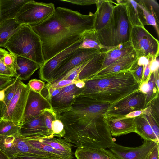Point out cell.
I'll return each mask as SVG.
<instances>
[{
	"instance_id": "cell-43",
	"label": "cell",
	"mask_w": 159,
	"mask_h": 159,
	"mask_svg": "<svg viewBox=\"0 0 159 159\" xmlns=\"http://www.w3.org/2000/svg\"><path fill=\"white\" fill-rule=\"evenodd\" d=\"M151 112V108L149 105L143 109L134 111L124 116L127 118H134L142 115L148 116Z\"/></svg>"
},
{
	"instance_id": "cell-23",
	"label": "cell",
	"mask_w": 159,
	"mask_h": 159,
	"mask_svg": "<svg viewBox=\"0 0 159 159\" xmlns=\"http://www.w3.org/2000/svg\"><path fill=\"white\" fill-rule=\"evenodd\" d=\"M117 4H125L127 16L132 26L145 25V21L142 10L137 1L133 0H116Z\"/></svg>"
},
{
	"instance_id": "cell-39",
	"label": "cell",
	"mask_w": 159,
	"mask_h": 159,
	"mask_svg": "<svg viewBox=\"0 0 159 159\" xmlns=\"http://www.w3.org/2000/svg\"><path fill=\"white\" fill-rule=\"evenodd\" d=\"M137 59L129 71L135 80L140 85L142 80L144 66L137 64Z\"/></svg>"
},
{
	"instance_id": "cell-45",
	"label": "cell",
	"mask_w": 159,
	"mask_h": 159,
	"mask_svg": "<svg viewBox=\"0 0 159 159\" xmlns=\"http://www.w3.org/2000/svg\"><path fill=\"white\" fill-rule=\"evenodd\" d=\"M98 0H60L62 2H67L73 4L81 6L89 5L96 4Z\"/></svg>"
},
{
	"instance_id": "cell-12",
	"label": "cell",
	"mask_w": 159,
	"mask_h": 159,
	"mask_svg": "<svg viewBox=\"0 0 159 159\" xmlns=\"http://www.w3.org/2000/svg\"><path fill=\"white\" fill-rule=\"evenodd\" d=\"M30 90L28 86L21 81L15 95L4 111L2 119L22 124Z\"/></svg>"
},
{
	"instance_id": "cell-47",
	"label": "cell",
	"mask_w": 159,
	"mask_h": 159,
	"mask_svg": "<svg viewBox=\"0 0 159 159\" xmlns=\"http://www.w3.org/2000/svg\"><path fill=\"white\" fill-rule=\"evenodd\" d=\"M152 59L150 58L148 64L144 67L143 72L142 80L141 84L145 82H148L150 76V63Z\"/></svg>"
},
{
	"instance_id": "cell-55",
	"label": "cell",
	"mask_w": 159,
	"mask_h": 159,
	"mask_svg": "<svg viewBox=\"0 0 159 159\" xmlns=\"http://www.w3.org/2000/svg\"><path fill=\"white\" fill-rule=\"evenodd\" d=\"M75 84L77 87L80 89L83 88L85 84L84 81L83 80L76 81L75 82Z\"/></svg>"
},
{
	"instance_id": "cell-22",
	"label": "cell",
	"mask_w": 159,
	"mask_h": 159,
	"mask_svg": "<svg viewBox=\"0 0 159 159\" xmlns=\"http://www.w3.org/2000/svg\"><path fill=\"white\" fill-rule=\"evenodd\" d=\"M30 0H0V23L14 19L23 6Z\"/></svg>"
},
{
	"instance_id": "cell-31",
	"label": "cell",
	"mask_w": 159,
	"mask_h": 159,
	"mask_svg": "<svg viewBox=\"0 0 159 159\" xmlns=\"http://www.w3.org/2000/svg\"><path fill=\"white\" fill-rule=\"evenodd\" d=\"M14 135H0V149L6 154L10 159L17 156Z\"/></svg>"
},
{
	"instance_id": "cell-42",
	"label": "cell",
	"mask_w": 159,
	"mask_h": 159,
	"mask_svg": "<svg viewBox=\"0 0 159 159\" xmlns=\"http://www.w3.org/2000/svg\"><path fill=\"white\" fill-rule=\"evenodd\" d=\"M151 108V114L156 121L159 122V97L153 100L149 105Z\"/></svg>"
},
{
	"instance_id": "cell-33",
	"label": "cell",
	"mask_w": 159,
	"mask_h": 159,
	"mask_svg": "<svg viewBox=\"0 0 159 159\" xmlns=\"http://www.w3.org/2000/svg\"><path fill=\"white\" fill-rule=\"evenodd\" d=\"M21 125L2 119L0 120V135L9 136L19 134Z\"/></svg>"
},
{
	"instance_id": "cell-26",
	"label": "cell",
	"mask_w": 159,
	"mask_h": 159,
	"mask_svg": "<svg viewBox=\"0 0 159 159\" xmlns=\"http://www.w3.org/2000/svg\"><path fill=\"white\" fill-rule=\"evenodd\" d=\"M136 126V132L145 141H152L159 144L157 138L150 126L145 115L133 118Z\"/></svg>"
},
{
	"instance_id": "cell-28",
	"label": "cell",
	"mask_w": 159,
	"mask_h": 159,
	"mask_svg": "<svg viewBox=\"0 0 159 159\" xmlns=\"http://www.w3.org/2000/svg\"><path fill=\"white\" fill-rule=\"evenodd\" d=\"M82 43L79 48L92 49L104 52L94 29L86 31L82 34Z\"/></svg>"
},
{
	"instance_id": "cell-41",
	"label": "cell",
	"mask_w": 159,
	"mask_h": 159,
	"mask_svg": "<svg viewBox=\"0 0 159 159\" xmlns=\"http://www.w3.org/2000/svg\"><path fill=\"white\" fill-rule=\"evenodd\" d=\"M76 81L70 80H62L52 83L47 82L46 85L49 87L56 89L74 83Z\"/></svg>"
},
{
	"instance_id": "cell-9",
	"label": "cell",
	"mask_w": 159,
	"mask_h": 159,
	"mask_svg": "<svg viewBox=\"0 0 159 159\" xmlns=\"http://www.w3.org/2000/svg\"><path fill=\"white\" fill-rule=\"evenodd\" d=\"M146 107L145 94L138 89L111 104L103 115L123 116Z\"/></svg>"
},
{
	"instance_id": "cell-10",
	"label": "cell",
	"mask_w": 159,
	"mask_h": 159,
	"mask_svg": "<svg viewBox=\"0 0 159 159\" xmlns=\"http://www.w3.org/2000/svg\"><path fill=\"white\" fill-rule=\"evenodd\" d=\"M106 54L102 52L93 58L76 66L66 74L50 82L54 83L62 80L86 81L91 79L101 70Z\"/></svg>"
},
{
	"instance_id": "cell-40",
	"label": "cell",
	"mask_w": 159,
	"mask_h": 159,
	"mask_svg": "<svg viewBox=\"0 0 159 159\" xmlns=\"http://www.w3.org/2000/svg\"><path fill=\"white\" fill-rule=\"evenodd\" d=\"M30 89L41 94L45 86L44 82L39 79H33L30 80L27 85Z\"/></svg>"
},
{
	"instance_id": "cell-1",
	"label": "cell",
	"mask_w": 159,
	"mask_h": 159,
	"mask_svg": "<svg viewBox=\"0 0 159 159\" xmlns=\"http://www.w3.org/2000/svg\"><path fill=\"white\" fill-rule=\"evenodd\" d=\"M110 104L97 102L86 94L80 95L69 110L57 115L64 125V139L78 148H93L98 140L96 120Z\"/></svg>"
},
{
	"instance_id": "cell-17",
	"label": "cell",
	"mask_w": 159,
	"mask_h": 159,
	"mask_svg": "<svg viewBox=\"0 0 159 159\" xmlns=\"http://www.w3.org/2000/svg\"><path fill=\"white\" fill-rule=\"evenodd\" d=\"M101 52L95 49H78L56 72L51 82L62 77L76 66L93 58Z\"/></svg>"
},
{
	"instance_id": "cell-11",
	"label": "cell",
	"mask_w": 159,
	"mask_h": 159,
	"mask_svg": "<svg viewBox=\"0 0 159 159\" xmlns=\"http://www.w3.org/2000/svg\"><path fill=\"white\" fill-rule=\"evenodd\" d=\"M55 12L66 25L82 33L94 29L95 13L90 12L88 15H84L77 11L62 7H57Z\"/></svg>"
},
{
	"instance_id": "cell-14",
	"label": "cell",
	"mask_w": 159,
	"mask_h": 159,
	"mask_svg": "<svg viewBox=\"0 0 159 159\" xmlns=\"http://www.w3.org/2000/svg\"><path fill=\"white\" fill-rule=\"evenodd\" d=\"M157 144L154 141H145L141 145L132 147L116 143L109 149L117 159H146Z\"/></svg>"
},
{
	"instance_id": "cell-16",
	"label": "cell",
	"mask_w": 159,
	"mask_h": 159,
	"mask_svg": "<svg viewBox=\"0 0 159 159\" xmlns=\"http://www.w3.org/2000/svg\"><path fill=\"white\" fill-rule=\"evenodd\" d=\"M47 109H52L49 101L41 94L30 89L23 116L22 124L29 119L42 114L43 111Z\"/></svg>"
},
{
	"instance_id": "cell-56",
	"label": "cell",
	"mask_w": 159,
	"mask_h": 159,
	"mask_svg": "<svg viewBox=\"0 0 159 159\" xmlns=\"http://www.w3.org/2000/svg\"><path fill=\"white\" fill-rule=\"evenodd\" d=\"M9 52L4 49L0 48V61L2 60L4 56Z\"/></svg>"
},
{
	"instance_id": "cell-21",
	"label": "cell",
	"mask_w": 159,
	"mask_h": 159,
	"mask_svg": "<svg viewBox=\"0 0 159 159\" xmlns=\"http://www.w3.org/2000/svg\"><path fill=\"white\" fill-rule=\"evenodd\" d=\"M112 1L98 0L94 23V29L98 31L105 27L112 16L115 6Z\"/></svg>"
},
{
	"instance_id": "cell-30",
	"label": "cell",
	"mask_w": 159,
	"mask_h": 159,
	"mask_svg": "<svg viewBox=\"0 0 159 159\" xmlns=\"http://www.w3.org/2000/svg\"><path fill=\"white\" fill-rule=\"evenodd\" d=\"M44 144L48 145L55 149L66 153L71 156H73L72 144L65 139L54 137L46 138L37 140Z\"/></svg>"
},
{
	"instance_id": "cell-34",
	"label": "cell",
	"mask_w": 159,
	"mask_h": 159,
	"mask_svg": "<svg viewBox=\"0 0 159 159\" xmlns=\"http://www.w3.org/2000/svg\"><path fill=\"white\" fill-rule=\"evenodd\" d=\"M17 77H16L14 82L5 90V97L3 101L2 114L7 105L15 95L20 85L21 81Z\"/></svg>"
},
{
	"instance_id": "cell-2",
	"label": "cell",
	"mask_w": 159,
	"mask_h": 159,
	"mask_svg": "<svg viewBox=\"0 0 159 159\" xmlns=\"http://www.w3.org/2000/svg\"><path fill=\"white\" fill-rule=\"evenodd\" d=\"M84 82L82 93L88 94L98 102L111 104L139 89L140 85L129 70Z\"/></svg>"
},
{
	"instance_id": "cell-15",
	"label": "cell",
	"mask_w": 159,
	"mask_h": 159,
	"mask_svg": "<svg viewBox=\"0 0 159 159\" xmlns=\"http://www.w3.org/2000/svg\"><path fill=\"white\" fill-rule=\"evenodd\" d=\"M19 134L27 139L40 140L53 137L47 129L42 114L23 123Z\"/></svg>"
},
{
	"instance_id": "cell-58",
	"label": "cell",
	"mask_w": 159,
	"mask_h": 159,
	"mask_svg": "<svg viewBox=\"0 0 159 159\" xmlns=\"http://www.w3.org/2000/svg\"><path fill=\"white\" fill-rule=\"evenodd\" d=\"M67 159H73V158H70Z\"/></svg>"
},
{
	"instance_id": "cell-50",
	"label": "cell",
	"mask_w": 159,
	"mask_h": 159,
	"mask_svg": "<svg viewBox=\"0 0 159 159\" xmlns=\"http://www.w3.org/2000/svg\"><path fill=\"white\" fill-rule=\"evenodd\" d=\"M159 62L157 58L152 59L150 63V74L159 69Z\"/></svg>"
},
{
	"instance_id": "cell-24",
	"label": "cell",
	"mask_w": 159,
	"mask_h": 159,
	"mask_svg": "<svg viewBox=\"0 0 159 159\" xmlns=\"http://www.w3.org/2000/svg\"><path fill=\"white\" fill-rule=\"evenodd\" d=\"M133 50L130 41L121 44L106 51L103 62L100 70L130 53Z\"/></svg>"
},
{
	"instance_id": "cell-29",
	"label": "cell",
	"mask_w": 159,
	"mask_h": 159,
	"mask_svg": "<svg viewBox=\"0 0 159 159\" xmlns=\"http://www.w3.org/2000/svg\"><path fill=\"white\" fill-rule=\"evenodd\" d=\"M20 25L15 19L7 20L0 23V47H4L10 37Z\"/></svg>"
},
{
	"instance_id": "cell-3",
	"label": "cell",
	"mask_w": 159,
	"mask_h": 159,
	"mask_svg": "<svg viewBox=\"0 0 159 159\" xmlns=\"http://www.w3.org/2000/svg\"><path fill=\"white\" fill-rule=\"evenodd\" d=\"M31 26L40 38L44 62L79 40L83 34L66 25L55 11L45 21Z\"/></svg>"
},
{
	"instance_id": "cell-37",
	"label": "cell",
	"mask_w": 159,
	"mask_h": 159,
	"mask_svg": "<svg viewBox=\"0 0 159 159\" xmlns=\"http://www.w3.org/2000/svg\"><path fill=\"white\" fill-rule=\"evenodd\" d=\"M51 127L53 137L63 138L65 134V130L64 125L60 119L57 118L53 121Z\"/></svg>"
},
{
	"instance_id": "cell-25",
	"label": "cell",
	"mask_w": 159,
	"mask_h": 159,
	"mask_svg": "<svg viewBox=\"0 0 159 159\" xmlns=\"http://www.w3.org/2000/svg\"><path fill=\"white\" fill-rule=\"evenodd\" d=\"M75 155L77 159H117L109 149L106 148H78Z\"/></svg>"
},
{
	"instance_id": "cell-49",
	"label": "cell",
	"mask_w": 159,
	"mask_h": 159,
	"mask_svg": "<svg viewBox=\"0 0 159 159\" xmlns=\"http://www.w3.org/2000/svg\"><path fill=\"white\" fill-rule=\"evenodd\" d=\"M12 159H51L42 157L30 155H20L17 156Z\"/></svg>"
},
{
	"instance_id": "cell-44",
	"label": "cell",
	"mask_w": 159,
	"mask_h": 159,
	"mask_svg": "<svg viewBox=\"0 0 159 159\" xmlns=\"http://www.w3.org/2000/svg\"><path fill=\"white\" fill-rule=\"evenodd\" d=\"M146 116L154 133L157 138L159 139V123L156 121L151 114L149 115Z\"/></svg>"
},
{
	"instance_id": "cell-13",
	"label": "cell",
	"mask_w": 159,
	"mask_h": 159,
	"mask_svg": "<svg viewBox=\"0 0 159 159\" xmlns=\"http://www.w3.org/2000/svg\"><path fill=\"white\" fill-rule=\"evenodd\" d=\"M82 41L81 39L45 62L40 67L39 73V77L42 80L47 82H51L55 73L79 48Z\"/></svg>"
},
{
	"instance_id": "cell-20",
	"label": "cell",
	"mask_w": 159,
	"mask_h": 159,
	"mask_svg": "<svg viewBox=\"0 0 159 159\" xmlns=\"http://www.w3.org/2000/svg\"><path fill=\"white\" fill-rule=\"evenodd\" d=\"M142 10L145 21V25L152 26L158 37L159 35V5L155 0L137 1Z\"/></svg>"
},
{
	"instance_id": "cell-4",
	"label": "cell",
	"mask_w": 159,
	"mask_h": 159,
	"mask_svg": "<svg viewBox=\"0 0 159 159\" xmlns=\"http://www.w3.org/2000/svg\"><path fill=\"white\" fill-rule=\"evenodd\" d=\"M115 4L108 22L103 28L96 31L104 52L130 41L132 26L127 16L125 6L124 4Z\"/></svg>"
},
{
	"instance_id": "cell-38",
	"label": "cell",
	"mask_w": 159,
	"mask_h": 159,
	"mask_svg": "<svg viewBox=\"0 0 159 159\" xmlns=\"http://www.w3.org/2000/svg\"><path fill=\"white\" fill-rule=\"evenodd\" d=\"M4 64L11 69L16 75V70L18 68L17 62V56L9 52L3 58Z\"/></svg>"
},
{
	"instance_id": "cell-57",
	"label": "cell",
	"mask_w": 159,
	"mask_h": 159,
	"mask_svg": "<svg viewBox=\"0 0 159 159\" xmlns=\"http://www.w3.org/2000/svg\"><path fill=\"white\" fill-rule=\"evenodd\" d=\"M0 159H10L8 156L0 149Z\"/></svg>"
},
{
	"instance_id": "cell-36",
	"label": "cell",
	"mask_w": 159,
	"mask_h": 159,
	"mask_svg": "<svg viewBox=\"0 0 159 159\" xmlns=\"http://www.w3.org/2000/svg\"><path fill=\"white\" fill-rule=\"evenodd\" d=\"M42 114L47 129L53 137L51 127L52 123L53 121L57 119L56 114L52 109H47L43 111Z\"/></svg>"
},
{
	"instance_id": "cell-53",
	"label": "cell",
	"mask_w": 159,
	"mask_h": 159,
	"mask_svg": "<svg viewBox=\"0 0 159 159\" xmlns=\"http://www.w3.org/2000/svg\"><path fill=\"white\" fill-rule=\"evenodd\" d=\"M149 59L144 56H142L137 59V63L139 65L143 66L144 67L148 64Z\"/></svg>"
},
{
	"instance_id": "cell-35",
	"label": "cell",
	"mask_w": 159,
	"mask_h": 159,
	"mask_svg": "<svg viewBox=\"0 0 159 159\" xmlns=\"http://www.w3.org/2000/svg\"><path fill=\"white\" fill-rule=\"evenodd\" d=\"M148 83L149 85V89L148 93L145 94L146 107L149 106L153 100L159 97V89H157L155 84L153 73L151 74Z\"/></svg>"
},
{
	"instance_id": "cell-6",
	"label": "cell",
	"mask_w": 159,
	"mask_h": 159,
	"mask_svg": "<svg viewBox=\"0 0 159 159\" xmlns=\"http://www.w3.org/2000/svg\"><path fill=\"white\" fill-rule=\"evenodd\" d=\"M84 88L77 87L75 83L56 89L45 85L41 94L49 101L57 115L70 108L76 98L82 93Z\"/></svg>"
},
{
	"instance_id": "cell-7",
	"label": "cell",
	"mask_w": 159,
	"mask_h": 159,
	"mask_svg": "<svg viewBox=\"0 0 159 159\" xmlns=\"http://www.w3.org/2000/svg\"><path fill=\"white\" fill-rule=\"evenodd\" d=\"M55 9L52 3L30 0L23 6L15 19L20 25H36L51 17L54 13Z\"/></svg>"
},
{
	"instance_id": "cell-51",
	"label": "cell",
	"mask_w": 159,
	"mask_h": 159,
	"mask_svg": "<svg viewBox=\"0 0 159 159\" xmlns=\"http://www.w3.org/2000/svg\"><path fill=\"white\" fill-rule=\"evenodd\" d=\"M8 86L4 89L0 90V120L2 119L3 116L2 111L3 105V102L5 97V91Z\"/></svg>"
},
{
	"instance_id": "cell-8",
	"label": "cell",
	"mask_w": 159,
	"mask_h": 159,
	"mask_svg": "<svg viewBox=\"0 0 159 159\" xmlns=\"http://www.w3.org/2000/svg\"><path fill=\"white\" fill-rule=\"evenodd\" d=\"M131 45L138 59L144 56L148 59H155L159 56V41L144 26H132L130 33Z\"/></svg>"
},
{
	"instance_id": "cell-46",
	"label": "cell",
	"mask_w": 159,
	"mask_h": 159,
	"mask_svg": "<svg viewBox=\"0 0 159 159\" xmlns=\"http://www.w3.org/2000/svg\"><path fill=\"white\" fill-rule=\"evenodd\" d=\"M15 78L0 77V90L4 89L11 84L15 80Z\"/></svg>"
},
{
	"instance_id": "cell-54",
	"label": "cell",
	"mask_w": 159,
	"mask_h": 159,
	"mask_svg": "<svg viewBox=\"0 0 159 159\" xmlns=\"http://www.w3.org/2000/svg\"><path fill=\"white\" fill-rule=\"evenodd\" d=\"M153 74L155 84L157 89H159V69L153 72Z\"/></svg>"
},
{
	"instance_id": "cell-19",
	"label": "cell",
	"mask_w": 159,
	"mask_h": 159,
	"mask_svg": "<svg viewBox=\"0 0 159 159\" xmlns=\"http://www.w3.org/2000/svg\"><path fill=\"white\" fill-rule=\"evenodd\" d=\"M137 59L134 49L130 53L99 71L90 80L103 78L120 71L129 70Z\"/></svg>"
},
{
	"instance_id": "cell-5",
	"label": "cell",
	"mask_w": 159,
	"mask_h": 159,
	"mask_svg": "<svg viewBox=\"0 0 159 159\" xmlns=\"http://www.w3.org/2000/svg\"><path fill=\"white\" fill-rule=\"evenodd\" d=\"M4 47L16 55L34 61L40 67L44 62L40 38L29 25H21Z\"/></svg>"
},
{
	"instance_id": "cell-32",
	"label": "cell",
	"mask_w": 159,
	"mask_h": 159,
	"mask_svg": "<svg viewBox=\"0 0 159 159\" xmlns=\"http://www.w3.org/2000/svg\"><path fill=\"white\" fill-rule=\"evenodd\" d=\"M25 139L32 146L40 150L56 155L63 159L73 158V156H70L66 153L57 150L37 140Z\"/></svg>"
},
{
	"instance_id": "cell-52",
	"label": "cell",
	"mask_w": 159,
	"mask_h": 159,
	"mask_svg": "<svg viewBox=\"0 0 159 159\" xmlns=\"http://www.w3.org/2000/svg\"><path fill=\"white\" fill-rule=\"evenodd\" d=\"M149 89V85L148 82L142 83L140 85L139 90L142 93L146 94Z\"/></svg>"
},
{
	"instance_id": "cell-18",
	"label": "cell",
	"mask_w": 159,
	"mask_h": 159,
	"mask_svg": "<svg viewBox=\"0 0 159 159\" xmlns=\"http://www.w3.org/2000/svg\"><path fill=\"white\" fill-rule=\"evenodd\" d=\"M112 136L118 137L131 133H135L136 126L133 118L125 116H115L103 115Z\"/></svg>"
},
{
	"instance_id": "cell-27",
	"label": "cell",
	"mask_w": 159,
	"mask_h": 159,
	"mask_svg": "<svg viewBox=\"0 0 159 159\" xmlns=\"http://www.w3.org/2000/svg\"><path fill=\"white\" fill-rule=\"evenodd\" d=\"M17 62L18 68L16 70V77L21 81L28 79L40 67L34 61L19 56H17Z\"/></svg>"
},
{
	"instance_id": "cell-48",
	"label": "cell",
	"mask_w": 159,
	"mask_h": 159,
	"mask_svg": "<svg viewBox=\"0 0 159 159\" xmlns=\"http://www.w3.org/2000/svg\"><path fill=\"white\" fill-rule=\"evenodd\" d=\"M159 146L157 144L150 152L146 159H159Z\"/></svg>"
}]
</instances>
